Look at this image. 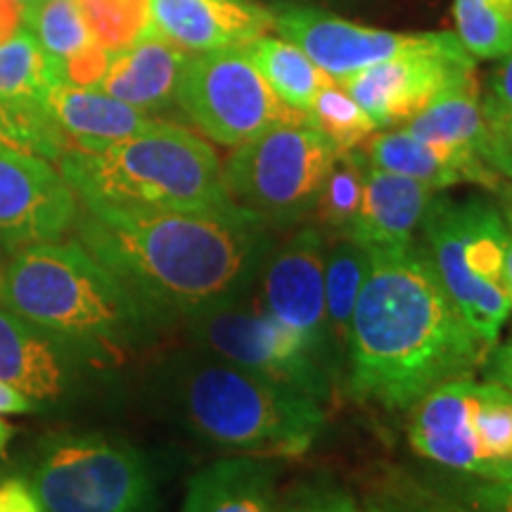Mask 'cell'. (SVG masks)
I'll list each match as a JSON object with an SVG mask.
<instances>
[{
	"instance_id": "cell-1",
	"label": "cell",
	"mask_w": 512,
	"mask_h": 512,
	"mask_svg": "<svg viewBox=\"0 0 512 512\" xmlns=\"http://www.w3.org/2000/svg\"><path fill=\"white\" fill-rule=\"evenodd\" d=\"M76 240L152 313L192 318L240 304L259 285L275 238L264 221L223 211H155L83 202Z\"/></svg>"
},
{
	"instance_id": "cell-2",
	"label": "cell",
	"mask_w": 512,
	"mask_h": 512,
	"mask_svg": "<svg viewBox=\"0 0 512 512\" xmlns=\"http://www.w3.org/2000/svg\"><path fill=\"white\" fill-rule=\"evenodd\" d=\"M347 347L349 392L363 403L406 411L434 387L470 375L489 347L453 306L425 249L366 247Z\"/></svg>"
},
{
	"instance_id": "cell-3",
	"label": "cell",
	"mask_w": 512,
	"mask_h": 512,
	"mask_svg": "<svg viewBox=\"0 0 512 512\" xmlns=\"http://www.w3.org/2000/svg\"><path fill=\"white\" fill-rule=\"evenodd\" d=\"M0 302L50 337L107 354L143 337L152 318L79 240L15 249L0 271Z\"/></svg>"
},
{
	"instance_id": "cell-4",
	"label": "cell",
	"mask_w": 512,
	"mask_h": 512,
	"mask_svg": "<svg viewBox=\"0 0 512 512\" xmlns=\"http://www.w3.org/2000/svg\"><path fill=\"white\" fill-rule=\"evenodd\" d=\"M62 176L79 202L155 211H223L230 200L223 164L207 140L171 121L100 150H69Z\"/></svg>"
},
{
	"instance_id": "cell-5",
	"label": "cell",
	"mask_w": 512,
	"mask_h": 512,
	"mask_svg": "<svg viewBox=\"0 0 512 512\" xmlns=\"http://www.w3.org/2000/svg\"><path fill=\"white\" fill-rule=\"evenodd\" d=\"M174 399L192 432L245 456H302L325 425L320 401L219 356L185 358Z\"/></svg>"
},
{
	"instance_id": "cell-6",
	"label": "cell",
	"mask_w": 512,
	"mask_h": 512,
	"mask_svg": "<svg viewBox=\"0 0 512 512\" xmlns=\"http://www.w3.org/2000/svg\"><path fill=\"white\" fill-rule=\"evenodd\" d=\"M420 228L422 249L448 299L486 347H496L512 311L505 273L510 228L503 211L484 197L434 195Z\"/></svg>"
},
{
	"instance_id": "cell-7",
	"label": "cell",
	"mask_w": 512,
	"mask_h": 512,
	"mask_svg": "<svg viewBox=\"0 0 512 512\" xmlns=\"http://www.w3.org/2000/svg\"><path fill=\"white\" fill-rule=\"evenodd\" d=\"M408 441L420 458L501 482L512 477V394L501 384L470 375L448 380L413 406Z\"/></svg>"
},
{
	"instance_id": "cell-8",
	"label": "cell",
	"mask_w": 512,
	"mask_h": 512,
	"mask_svg": "<svg viewBox=\"0 0 512 512\" xmlns=\"http://www.w3.org/2000/svg\"><path fill=\"white\" fill-rule=\"evenodd\" d=\"M335 157V145L302 114L235 147L223 176L240 209L285 230L311 216Z\"/></svg>"
},
{
	"instance_id": "cell-9",
	"label": "cell",
	"mask_w": 512,
	"mask_h": 512,
	"mask_svg": "<svg viewBox=\"0 0 512 512\" xmlns=\"http://www.w3.org/2000/svg\"><path fill=\"white\" fill-rule=\"evenodd\" d=\"M31 489L43 512H147L155 498L147 460L102 437L50 446Z\"/></svg>"
},
{
	"instance_id": "cell-10",
	"label": "cell",
	"mask_w": 512,
	"mask_h": 512,
	"mask_svg": "<svg viewBox=\"0 0 512 512\" xmlns=\"http://www.w3.org/2000/svg\"><path fill=\"white\" fill-rule=\"evenodd\" d=\"M176 105L214 143L238 147L266 128L302 117L271 91L245 48L188 55Z\"/></svg>"
},
{
	"instance_id": "cell-11",
	"label": "cell",
	"mask_w": 512,
	"mask_h": 512,
	"mask_svg": "<svg viewBox=\"0 0 512 512\" xmlns=\"http://www.w3.org/2000/svg\"><path fill=\"white\" fill-rule=\"evenodd\" d=\"M192 337L209 354L309 394L325 403L335 389V373L325 366L299 332L285 328L264 309L245 302L185 318Z\"/></svg>"
},
{
	"instance_id": "cell-12",
	"label": "cell",
	"mask_w": 512,
	"mask_h": 512,
	"mask_svg": "<svg viewBox=\"0 0 512 512\" xmlns=\"http://www.w3.org/2000/svg\"><path fill=\"white\" fill-rule=\"evenodd\" d=\"M477 72L456 34L446 31L437 46L403 53L339 79V86L366 110L377 128L408 124L453 83Z\"/></svg>"
},
{
	"instance_id": "cell-13",
	"label": "cell",
	"mask_w": 512,
	"mask_h": 512,
	"mask_svg": "<svg viewBox=\"0 0 512 512\" xmlns=\"http://www.w3.org/2000/svg\"><path fill=\"white\" fill-rule=\"evenodd\" d=\"M325 252L328 235L316 223L299 228L285 245L268 254L259 290L268 316L299 332L337 377L342 370L332 354L325 320Z\"/></svg>"
},
{
	"instance_id": "cell-14",
	"label": "cell",
	"mask_w": 512,
	"mask_h": 512,
	"mask_svg": "<svg viewBox=\"0 0 512 512\" xmlns=\"http://www.w3.org/2000/svg\"><path fill=\"white\" fill-rule=\"evenodd\" d=\"M273 31L302 48L335 81L347 79L370 64L437 46L446 36V31L403 34V31L361 27L332 12L290 3L273 8Z\"/></svg>"
},
{
	"instance_id": "cell-15",
	"label": "cell",
	"mask_w": 512,
	"mask_h": 512,
	"mask_svg": "<svg viewBox=\"0 0 512 512\" xmlns=\"http://www.w3.org/2000/svg\"><path fill=\"white\" fill-rule=\"evenodd\" d=\"M79 211V195L50 159L0 147V247L62 240Z\"/></svg>"
},
{
	"instance_id": "cell-16",
	"label": "cell",
	"mask_w": 512,
	"mask_h": 512,
	"mask_svg": "<svg viewBox=\"0 0 512 512\" xmlns=\"http://www.w3.org/2000/svg\"><path fill=\"white\" fill-rule=\"evenodd\" d=\"M152 29L185 53L245 48L273 31V10L256 0H150Z\"/></svg>"
},
{
	"instance_id": "cell-17",
	"label": "cell",
	"mask_w": 512,
	"mask_h": 512,
	"mask_svg": "<svg viewBox=\"0 0 512 512\" xmlns=\"http://www.w3.org/2000/svg\"><path fill=\"white\" fill-rule=\"evenodd\" d=\"M188 55L152 29L133 46L112 53L98 88L145 114L164 112L176 105L178 81Z\"/></svg>"
},
{
	"instance_id": "cell-18",
	"label": "cell",
	"mask_w": 512,
	"mask_h": 512,
	"mask_svg": "<svg viewBox=\"0 0 512 512\" xmlns=\"http://www.w3.org/2000/svg\"><path fill=\"white\" fill-rule=\"evenodd\" d=\"M363 152L375 169L415 178L437 192L460 183H475L494 192L503 185V178L482 157L458 155L444 147L422 143L406 128L377 136L373 133Z\"/></svg>"
},
{
	"instance_id": "cell-19",
	"label": "cell",
	"mask_w": 512,
	"mask_h": 512,
	"mask_svg": "<svg viewBox=\"0 0 512 512\" xmlns=\"http://www.w3.org/2000/svg\"><path fill=\"white\" fill-rule=\"evenodd\" d=\"M434 195L437 190L415 178L370 166L349 238L363 247L411 245Z\"/></svg>"
},
{
	"instance_id": "cell-20",
	"label": "cell",
	"mask_w": 512,
	"mask_h": 512,
	"mask_svg": "<svg viewBox=\"0 0 512 512\" xmlns=\"http://www.w3.org/2000/svg\"><path fill=\"white\" fill-rule=\"evenodd\" d=\"M46 110L67 140L69 150H100L145 131L155 119L100 88L55 83L46 95ZM67 150V152H69Z\"/></svg>"
},
{
	"instance_id": "cell-21",
	"label": "cell",
	"mask_w": 512,
	"mask_h": 512,
	"mask_svg": "<svg viewBox=\"0 0 512 512\" xmlns=\"http://www.w3.org/2000/svg\"><path fill=\"white\" fill-rule=\"evenodd\" d=\"M53 339L10 309H0V380L34 401L60 396L67 389V366Z\"/></svg>"
},
{
	"instance_id": "cell-22",
	"label": "cell",
	"mask_w": 512,
	"mask_h": 512,
	"mask_svg": "<svg viewBox=\"0 0 512 512\" xmlns=\"http://www.w3.org/2000/svg\"><path fill=\"white\" fill-rule=\"evenodd\" d=\"M275 475L259 456L211 463L190 479L183 512H275Z\"/></svg>"
},
{
	"instance_id": "cell-23",
	"label": "cell",
	"mask_w": 512,
	"mask_h": 512,
	"mask_svg": "<svg viewBox=\"0 0 512 512\" xmlns=\"http://www.w3.org/2000/svg\"><path fill=\"white\" fill-rule=\"evenodd\" d=\"M406 131L422 143H430L458 155L482 157L486 119L482 112V83L477 72L453 83L430 107L406 124Z\"/></svg>"
},
{
	"instance_id": "cell-24",
	"label": "cell",
	"mask_w": 512,
	"mask_h": 512,
	"mask_svg": "<svg viewBox=\"0 0 512 512\" xmlns=\"http://www.w3.org/2000/svg\"><path fill=\"white\" fill-rule=\"evenodd\" d=\"M368 249L349 235L330 238L325 252V320L339 370L347 363L351 320L368 275Z\"/></svg>"
},
{
	"instance_id": "cell-25",
	"label": "cell",
	"mask_w": 512,
	"mask_h": 512,
	"mask_svg": "<svg viewBox=\"0 0 512 512\" xmlns=\"http://www.w3.org/2000/svg\"><path fill=\"white\" fill-rule=\"evenodd\" d=\"M245 53L256 72L271 86V91L297 112L309 114L316 95L325 86L335 83L302 48L285 38H271V34L261 36L247 43Z\"/></svg>"
},
{
	"instance_id": "cell-26",
	"label": "cell",
	"mask_w": 512,
	"mask_h": 512,
	"mask_svg": "<svg viewBox=\"0 0 512 512\" xmlns=\"http://www.w3.org/2000/svg\"><path fill=\"white\" fill-rule=\"evenodd\" d=\"M60 83L53 62L29 29L0 46V102L15 112L46 110V95Z\"/></svg>"
},
{
	"instance_id": "cell-27",
	"label": "cell",
	"mask_w": 512,
	"mask_h": 512,
	"mask_svg": "<svg viewBox=\"0 0 512 512\" xmlns=\"http://www.w3.org/2000/svg\"><path fill=\"white\" fill-rule=\"evenodd\" d=\"M368 169L370 162L366 152H337L335 162H332L328 171V178H325L323 188H320L316 207L311 211L316 226L328 238L349 235L356 221L358 207H361Z\"/></svg>"
},
{
	"instance_id": "cell-28",
	"label": "cell",
	"mask_w": 512,
	"mask_h": 512,
	"mask_svg": "<svg viewBox=\"0 0 512 512\" xmlns=\"http://www.w3.org/2000/svg\"><path fill=\"white\" fill-rule=\"evenodd\" d=\"M456 36L472 60L512 53V0H453Z\"/></svg>"
},
{
	"instance_id": "cell-29",
	"label": "cell",
	"mask_w": 512,
	"mask_h": 512,
	"mask_svg": "<svg viewBox=\"0 0 512 512\" xmlns=\"http://www.w3.org/2000/svg\"><path fill=\"white\" fill-rule=\"evenodd\" d=\"M27 29L53 62L57 74L69 57L93 41L76 0H36L34 5H29Z\"/></svg>"
},
{
	"instance_id": "cell-30",
	"label": "cell",
	"mask_w": 512,
	"mask_h": 512,
	"mask_svg": "<svg viewBox=\"0 0 512 512\" xmlns=\"http://www.w3.org/2000/svg\"><path fill=\"white\" fill-rule=\"evenodd\" d=\"M91 38L119 53L152 31L150 0H76Z\"/></svg>"
},
{
	"instance_id": "cell-31",
	"label": "cell",
	"mask_w": 512,
	"mask_h": 512,
	"mask_svg": "<svg viewBox=\"0 0 512 512\" xmlns=\"http://www.w3.org/2000/svg\"><path fill=\"white\" fill-rule=\"evenodd\" d=\"M309 119L335 145L337 152L358 150L377 131L375 121L339 86V81L325 86L316 95L309 110Z\"/></svg>"
},
{
	"instance_id": "cell-32",
	"label": "cell",
	"mask_w": 512,
	"mask_h": 512,
	"mask_svg": "<svg viewBox=\"0 0 512 512\" xmlns=\"http://www.w3.org/2000/svg\"><path fill=\"white\" fill-rule=\"evenodd\" d=\"M0 147L27 150L50 162H60L69 150L67 140L57 131L48 112H15L0 102Z\"/></svg>"
},
{
	"instance_id": "cell-33",
	"label": "cell",
	"mask_w": 512,
	"mask_h": 512,
	"mask_svg": "<svg viewBox=\"0 0 512 512\" xmlns=\"http://www.w3.org/2000/svg\"><path fill=\"white\" fill-rule=\"evenodd\" d=\"M112 53L100 46V43L91 41L86 48L69 57L60 67V83H69V86L79 88H98L100 81L105 79L107 67H110Z\"/></svg>"
},
{
	"instance_id": "cell-34",
	"label": "cell",
	"mask_w": 512,
	"mask_h": 512,
	"mask_svg": "<svg viewBox=\"0 0 512 512\" xmlns=\"http://www.w3.org/2000/svg\"><path fill=\"white\" fill-rule=\"evenodd\" d=\"M482 112L486 121H501L512 117V53L489 74L482 91Z\"/></svg>"
},
{
	"instance_id": "cell-35",
	"label": "cell",
	"mask_w": 512,
	"mask_h": 512,
	"mask_svg": "<svg viewBox=\"0 0 512 512\" xmlns=\"http://www.w3.org/2000/svg\"><path fill=\"white\" fill-rule=\"evenodd\" d=\"M482 159L498 176L512 181V117L486 121Z\"/></svg>"
},
{
	"instance_id": "cell-36",
	"label": "cell",
	"mask_w": 512,
	"mask_h": 512,
	"mask_svg": "<svg viewBox=\"0 0 512 512\" xmlns=\"http://www.w3.org/2000/svg\"><path fill=\"white\" fill-rule=\"evenodd\" d=\"M283 512H368L358 508L349 494L339 489H306L285 505Z\"/></svg>"
},
{
	"instance_id": "cell-37",
	"label": "cell",
	"mask_w": 512,
	"mask_h": 512,
	"mask_svg": "<svg viewBox=\"0 0 512 512\" xmlns=\"http://www.w3.org/2000/svg\"><path fill=\"white\" fill-rule=\"evenodd\" d=\"M463 498V512H512V477L501 482H479Z\"/></svg>"
},
{
	"instance_id": "cell-38",
	"label": "cell",
	"mask_w": 512,
	"mask_h": 512,
	"mask_svg": "<svg viewBox=\"0 0 512 512\" xmlns=\"http://www.w3.org/2000/svg\"><path fill=\"white\" fill-rule=\"evenodd\" d=\"M0 512H43L29 484L10 479L0 484Z\"/></svg>"
},
{
	"instance_id": "cell-39",
	"label": "cell",
	"mask_w": 512,
	"mask_h": 512,
	"mask_svg": "<svg viewBox=\"0 0 512 512\" xmlns=\"http://www.w3.org/2000/svg\"><path fill=\"white\" fill-rule=\"evenodd\" d=\"M484 366L486 377L491 382L501 384L512 394V339L505 344H498V347H491V354H486L484 358Z\"/></svg>"
},
{
	"instance_id": "cell-40",
	"label": "cell",
	"mask_w": 512,
	"mask_h": 512,
	"mask_svg": "<svg viewBox=\"0 0 512 512\" xmlns=\"http://www.w3.org/2000/svg\"><path fill=\"white\" fill-rule=\"evenodd\" d=\"M29 5L22 0H0V46L27 29Z\"/></svg>"
},
{
	"instance_id": "cell-41",
	"label": "cell",
	"mask_w": 512,
	"mask_h": 512,
	"mask_svg": "<svg viewBox=\"0 0 512 512\" xmlns=\"http://www.w3.org/2000/svg\"><path fill=\"white\" fill-rule=\"evenodd\" d=\"M34 411H36L34 399H29L27 394H22L19 389L12 387V384L0 380V413L22 415V413H34Z\"/></svg>"
},
{
	"instance_id": "cell-42",
	"label": "cell",
	"mask_w": 512,
	"mask_h": 512,
	"mask_svg": "<svg viewBox=\"0 0 512 512\" xmlns=\"http://www.w3.org/2000/svg\"><path fill=\"white\" fill-rule=\"evenodd\" d=\"M496 192H498V195H501V204H503L501 211H503V216H505V219L512 221V185L503 183Z\"/></svg>"
},
{
	"instance_id": "cell-43",
	"label": "cell",
	"mask_w": 512,
	"mask_h": 512,
	"mask_svg": "<svg viewBox=\"0 0 512 512\" xmlns=\"http://www.w3.org/2000/svg\"><path fill=\"white\" fill-rule=\"evenodd\" d=\"M10 439H12V427L3 418H0V456H5V453H8Z\"/></svg>"
},
{
	"instance_id": "cell-44",
	"label": "cell",
	"mask_w": 512,
	"mask_h": 512,
	"mask_svg": "<svg viewBox=\"0 0 512 512\" xmlns=\"http://www.w3.org/2000/svg\"><path fill=\"white\" fill-rule=\"evenodd\" d=\"M508 221V228H510V240H508V254H505V273H508V285H510V302H512V221Z\"/></svg>"
},
{
	"instance_id": "cell-45",
	"label": "cell",
	"mask_w": 512,
	"mask_h": 512,
	"mask_svg": "<svg viewBox=\"0 0 512 512\" xmlns=\"http://www.w3.org/2000/svg\"><path fill=\"white\" fill-rule=\"evenodd\" d=\"M368 512H392V510H382V508H375V510H368ZM403 512H446V510H437V508H422V510H403Z\"/></svg>"
},
{
	"instance_id": "cell-46",
	"label": "cell",
	"mask_w": 512,
	"mask_h": 512,
	"mask_svg": "<svg viewBox=\"0 0 512 512\" xmlns=\"http://www.w3.org/2000/svg\"><path fill=\"white\" fill-rule=\"evenodd\" d=\"M22 3H24V5H34L36 0H22Z\"/></svg>"
},
{
	"instance_id": "cell-47",
	"label": "cell",
	"mask_w": 512,
	"mask_h": 512,
	"mask_svg": "<svg viewBox=\"0 0 512 512\" xmlns=\"http://www.w3.org/2000/svg\"><path fill=\"white\" fill-rule=\"evenodd\" d=\"M0 271H3V268H0Z\"/></svg>"
}]
</instances>
